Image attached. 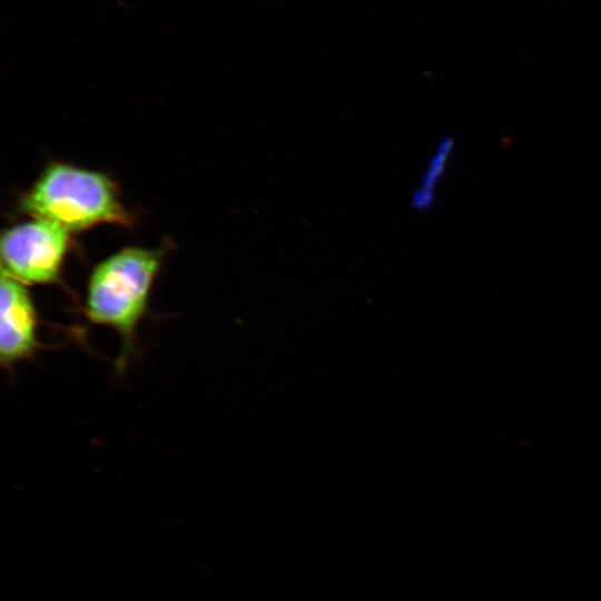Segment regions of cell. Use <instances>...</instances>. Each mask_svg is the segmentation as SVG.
<instances>
[{
    "label": "cell",
    "mask_w": 601,
    "mask_h": 601,
    "mask_svg": "<svg viewBox=\"0 0 601 601\" xmlns=\"http://www.w3.org/2000/svg\"><path fill=\"white\" fill-rule=\"evenodd\" d=\"M159 266L158 252L128 247L99 263L89 277L86 316L120 335L122 363L134 349Z\"/></svg>",
    "instance_id": "1"
},
{
    "label": "cell",
    "mask_w": 601,
    "mask_h": 601,
    "mask_svg": "<svg viewBox=\"0 0 601 601\" xmlns=\"http://www.w3.org/2000/svg\"><path fill=\"white\" fill-rule=\"evenodd\" d=\"M21 204L35 218L53 221L67 230L130 221L106 176L66 164L49 166Z\"/></svg>",
    "instance_id": "2"
},
{
    "label": "cell",
    "mask_w": 601,
    "mask_h": 601,
    "mask_svg": "<svg viewBox=\"0 0 601 601\" xmlns=\"http://www.w3.org/2000/svg\"><path fill=\"white\" fill-rule=\"evenodd\" d=\"M68 233L41 218L8 229L1 238L2 272L26 285L56 282L67 252Z\"/></svg>",
    "instance_id": "3"
},
{
    "label": "cell",
    "mask_w": 601,
    "mask_h": 601,
    "mask_svg": "<svg viewBox=\"0 0 601 601\" xmlns=\"http://www.w3.org/2000/svg\"><path fill=\"white\" fill-rule=\"evenodd\" d=\"M39 317L24 283L1 273L0 359L6 368L31 358L40 346Z\"/></svg>",
    "instance_id": "4"
},
{
    "label": "cell",
    "mask_w": 601,
    "mask_h": 601,
    "mask_svg": "<svg viewBox=\"0 0 601 601\" xmlns=\"http://www.w3.org/2000/svg\"><path fill=\"white\" fill-rule=\"evenodd\" d=\"M454 148V140L452 138H444L431 160L423 175L421 186L427 189H435L436 184L443 176L449 157Z\"/></svg>",
    "instance_id": "5"
},
{
    "label": "cell",
    "mask_w": 601,
    "mask_h": 601,
    "mask_svg": "<svg viewBox=\"0 0 601 601\" xmlns=\"http://www.w3.org/2000/svg\"><path fill=\"white\" fill-rule=\"evenodd\" d=\"M434 200V190L421 186L413 193L411 197V205L416 210H426L432 207Z\"/></svg>",
    "instance_id": "6"
}]
</instances>
